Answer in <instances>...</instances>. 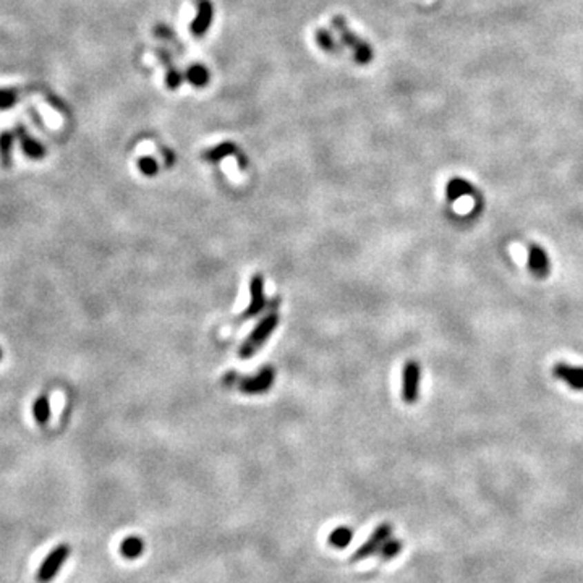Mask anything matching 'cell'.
Segmentation results:
<instances>
[{"label": "cell", "mask_w": 583, "mask_h": 583, "mask_svg": "<svg viewBox=\"0 0 583 583\" xmlns=\"http://www.w3.org/2000/svg\"><path fill=\"white\" fill-rule=\"evenodd\" d=\"M402 548H404L402 541L393 540V538L387 540L379 549L381 559H382V561H389V559H394L400 551H402Z\"/></svg>", "instance_id": "obj_22"}, {"label": "cell", "mask_w": 583, "mask_h": 583, "mask_svg": "<svg viewBox=\"0 0 583 583\" xmlns=\"http://www.w3.org/2000/svg\"><path fill=\"white\" fill-rule=\"evenodd\" d=\"M138 169L141 170V174L152 177L157 174V162L156 159H152V157H141V159L138 161Z\"/></svg>", "instance_id": "obj_23"}, {"label": "cell", "mask_w": 583, "mask_h": 583, "mask_svg": "<svg viewBox=\"0 0 583 583\" xmlns=\"http://www.w3.org/2000/svg\"><path fill=\"white\" fill-rule=\"evenodd\" d=\"M186 80L197 88H203L209 83V70L201 63H193L186 70Z\"/></svg>", "instance_id": "obj_20"}, {"label": "cell", "mask_w": 583, "mask_h": 583, "mask_svg": "<svg viewBox=\"0 0 583 583\" xmlns=\"http://www.w3.org/2000/svg\"><path fill=\"white\" fill-rule=\"evenodd\" d=\"M32 417L39 424H46L50 418V400L48 394H41L32 404Z\"/></svg>", "instance_id": "obj_17"}, {"label": "cell", "mask_w": 583, "mask_h": 583, "mask_svg": "<svg viewBox=\"0 0 583 583\" xmlns=\"http://www.w3.org/2000/svg\"><path fill=\"white\" fill-rule=\"evenodd\" d=\"M315 39L316 43L321 49L324 50V52L328 54H333V55H337L342 52V48L337 44V41L334 39V36L330 34L328 30H324V28H319V30H316L315 32Z\"/></svg>", "instance_id": "obj_16"}, {"label": "cell", "mask_w": 583, "mask_h": 583, "mask_svg": "<svg viewBox=\"0 0 583 583\" xmlns=\"http://www.w3.org/2000/svg\"><path fill=\"white\" fill-rule=\"evenodd\" d=\"M120 553L125 559H138L144 553V541L139 536H128L120 544Z\"/></svg>", "instance_id": "obj_15"}, {"label": "cell", "mask_w": 583, "mask_h": 583, "mask_svg": "<svg viewBox=\"0 0 583 583\" xmlns=\"http://www.w3.org/2000/svg\"><path fill=\"white\" fill-rule=\"evenodd\" d=\"M2 357H3V350L2 347H0V360H2Z\"/></svg>", "instance_id": "obj_24"}, {"label": "cell", "mask_w": 583, "mask_h": 583, "mask_svg": "<svg viewBox=\"0 0 583 583\" xmlns=\"http://www.w3.org/2000/svg\"><path fill=\"white\" fill-rule=\"evenodd\" d=\"M70 553H72V548H70V544L67 543H62V544H59V546H55L52 551L48 554V557L44 559L39 569H37V573H36L37 583H49L50 580H54L55 575H57L60 571V567L68 561Z\"/></svg>", "instance_id": "obj_4"}, {"label": "cell", "mask_w": 583, "mask_h": 583, "mask_svg": "<svg viewBox=\"0 0 583 583\" xmlns=\"http://www.w3.org/2000/svg\"><path fill=\"white\" fill-rule=\"evenodd\" d=\"M17 135L13 130L0 132V164L3 169H10L13 164V146H15Z\"/></svg>", "instance_id": "obj_13"}, {"label": "cell", "mask_w": 583, "mask_h": 583, "mask_svg": "<svg viewBox=\"0 0 583 583\" xmlns=\"http://www.w3.org/2000/svg\"><path fill=\"white\" fill-rule=\"evenodd\" d=\"M391 536H393V525L381 524L375 531H373L370 540H368L365 544H362V548L353 554L352 562L363 561V559H368V557H371L373 554L379 553L381 546L386 543L387 540H391Z\"/></svg>", "instance_id": "obj_7"}, {"label": "cell", "mask_w": 583, "mask_h": 583, "mask_svg": "<svg viewBox=\"0 0 583 583\" xmlns=\"http://www.w3.org/2000/svg\"><path fill=\"white\" fill-rule=\"evenodd\" d=\"M419 382H422V368L419 363L410 360L405 363L402 371V399L405 404L413 405L419 397Z\"/></svg>", "instance_id": "obj_5"}, {"label": "cell", "mask_w": 583, "mask_h": 583, "mask_svg": "<svg viewBox=\"0 0 583 583\" xmlns=\"http://www.w3.org/2000/svg\"><path fill=\"white\" fill-rule=\"evenodd\" d=\"M279 324V315L276 310H273L268 316H264L263 319L259 321V324L251 330L248 339L241 344L239 350V357L241 360H246V358H251L258 350L266 344V340L269 339V335L274 333V329L277 328Z\"/></svg>", "instance_id": "obj_2"}, {"label": "cell", "mask_w": 583, "mask_h": 583, "mask_svg": "<svg viewBox=\"0 0 583 583\" xmlns=\"http://www.w3.org/2000/svg\"><path fill=\"white\" fill-rule=\"evenodd\" d=\"M475 188L473 185L470 184L468 180L460 179V177H455V179H451L449 184L446 186V195L449 203H454L457 199L468 197V195H473Z\"/></svg>", "instance_id": "obj_14"}, {"label": "cell", "mask_w": 583, "mask_h": 583, "mask_svg": "<svg viewBox=\"0 0 583 583\" xmlns=\"http://www.w3.org/2000/svg\"><path fill=\"white\" fill-rule=\"evenodd\" d=\"M156 57L161 60V63L164 65V68H166L167 88H170V90H177V88L181 85V80H184V78H181V73L175 68L174 62H172L170 54L164 49H156Z\"/></svg>", "instance_id": "obj_12"}, {"label": "cell", "mask_w": 583, "mask_h": 583, "mask_svg": "<svg viewBox=\"0 0 583 583\" xmlns=\"http://www.w3.org/2000/svg\"><path fill=\"white\" fill-rule=\"evenodd\" d=\"M526 264H528L530 274L535 279H546L551 273V261H549L548 251L540 244H530L526 251Z\"/></svg>", "instance_id": "obj_6"}, {"label": "cell", "mask_w": 583, "mask_h": 583, "mask_svg": "<svg viewBox=\"0 0 583 583\" xmlns=\"http://www.w3.org/2000/svg\"><path fill=\"white\" fill-rule=\"evenodd\" d=\"M250 293H251L250 306L246 308L245 313L241 315V319L255 318L256 315H259L261 311L264 310L266 297H264V279H263V276L256 274V276L251 279Z\"/></svg>", "instance_id": "obj_11"}, {"label": "cell", "mask_w": 583, "mask_h": 583, "mask_svg": "<svg viewBox=\"0 0 583 583\" xmlns=\"http://www.w3.org/2000/svg\"><path fill=\"white\" fill-rule=\"evenodd\" d=\"M237 146L230 141H226V143H221L217 144V146H214L209 149V151L204 152V159L209 161V162H219L222 159H226L228 156H233V154H237Z\"/></svg>", "instance_id": "obj_18"}, {"label": "cell", "mask_w": 583, "mask_h": 583, "mask_svg": "<svg viewBox=\"0 0 583 583\" xmlns=\"http://www.w3.org/2000/svg\"><path fill=\"white\" fill-rule=\"evenodd\" d=\"M333 26H334V30L339 32L342 43L347 46L348 49H352L353 57H355L358 63L368 65L371 62V60H373V49L370 48V44L365 43L362 37H358L355 32L350 30L344 17L335 15L333 18Z\"/></svg>", "instance_id": "obj_3"}, {"label": "cell", "mask_w": 583, "mask_h": 583, "mask_svg": "<svg viewBox=\"0 0 583 583\" xmlns=\"http://www.w3.org/2000/svg\"><path fill=\"white\" fill-rule=\"evenodd\" d=\"M553 376L571 387L572 391L583 393V366L571 365L567 362H557L553 366Z\"/></svg>", "instance_id": "obj_8"}, {"label": "cell", "mask_w": 583, "mask_h": 583, "mask_svg": "<svg viewBox=\"0 0 583 583\" xmlns=\"http://www.w3.org/2000/svg\"><path fill=\"white\" fill-rule=\"evenodd\" d=\"M20 101V91L17 88H0V110H8Z\"/></svg>", "instance_id": "obj_21"}, {"label": "cell", "mask_w": 583, "mask_h": 583, "mask_svg": "<svg viewBox=\"0 0 583 583\" xmlns=\"http://www.w3.org/2000/svg\"><path fill=\"white\" fill-rule=\"evenodd\" d=\"M195 3H197L198 13H197V17H195V20L191 21L190 31L193 36L201 37L206 34L209 28H211L214 7H213L211 0H195Z\"/></svg>", "instance_id": "obj_10"}, {"label": "cell", "mask_w": 583, "mask_h": 583, "mask_svg": "<svg viewBox=\"0 0 583 583\" xmlns=\"http://www.w3.org/2000/svg\"><path fill=\"white\" fill-rule=\"evenodd\" d=\"M353 540V530L350 526H337V528L333 530V533L329 535V543L333 548L337 549H345L352 543Z\"/></svg>", "instance_id": "obj_19"}, {"label": "cell", "mask_w": 583, "mask_h": 583, "mask_svg": "<svg viewBox=\"0 0 583 583\" xmlns=\"http://www.w3.org/2000/svg\"><path fill=\"white\" fill-rule=\"evenodd\" d=\"M224 386L237 387L245 394H263L273 386L274 382V370L270 366H264L263 370L256 373L255 376L240 377L237 373H227L224 376Z\"/></svg>", "instance_id": "obj_1"}, {"label": "cell", "mask_w": 583, "mask_h": 583, "mask_svg": "<svg viewBox=\"0 0 583 583\" xmlns=\"http://www.w3.org/2000/svg\"><path fill=\"white\" fill-rule=\"evenodd\" d=\"M13 132L17 135V139L18 143H20V148L28 159H32V161H41L46 157V152H48V149L43 143L39 141V139L32 138L30 132H28L25 125L18 123L15 128H13Z\"/></svg>", "instance_id": "obj_9"}]
</instances>
